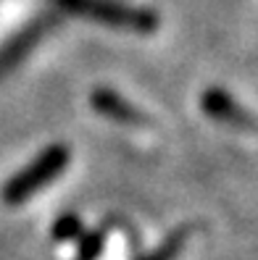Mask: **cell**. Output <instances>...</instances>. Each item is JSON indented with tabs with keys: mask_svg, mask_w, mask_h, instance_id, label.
<instances>
[{
	"mask_svg": "<svg viewBox=\"0 0 258 260\" xmlns=\"http://www.w3.org/2000/svg\"><path fill=\"white\" fill-rule=\"evenodd\" d=\"M71 163V150L64 142H53L48 145L35 160H29L24 168H19L11 179H6L0 197L6 205H21L29 197L40 194L45 187L55 181L61 174L69 168Z\"/></svg>",
	"mask_w": 258,
	"mask_h": 260,
	"instance_id": "1",
	"label": "cell"
},
{
	"mask_svg": "<svg viewBox=\"0 0 258 260\" xmlns=\"http://www.w3.org/2000/svg\"><path fill=\"white\" fill-rule=\"evenodd\" d=\"M53 3L64 8L66 13H74V16H82L87 21H95L111 29L150 35L161 26L158 13H153L150 8L119 3V0H53Z\"/></svg>",
	"mask_w": 258,
	"mask_h": 260,
	"instance_id": "2",
	"label": "cell"
},
{
	"mask_svg": "<svg viewBox=\"0 0 258 260\" xmlns=\"http://www.w3.org/2000/svg\"><path fill=\"white\" fill-rule=\"evenodd\" d=\"M90 108L95 113H100L103 118L116 121L121 126H132V129H148L153 121L148 113H142L134 103H129L121 92L111 87H95L90 92Z\"/></svg>",
	"mask_w": 258,
	"mask_h": 260,
	"instance_id": "3",
	"label": "cell"
},
{
	"mask_svg": "<svg viewBox=\"0 0 258 260\" xmlns=\"http://www.w3.org/2000/svg\"><path fill=\"white\" fill-rule=\"evenodd\" d=\"M200 108L208 118L219 121V124H226L232 129L240 132H258V121L253 113H248L242 105L226 92L221 87H208L200 95Z\"/></svg>",
	"mask_w": 258,
	"mask_h": 260,
	"instance_id": "4",
	"label": "cell"
},
{
	"mask_svg": "<svg viewBox=\"0 0 258 260\" xmlns=\"http://www.w3.org/2000/svg\"><path fill=\"white\" fill-rule=\"evenodd\" d=\"M53 26H55V19H53V16H40L37 21H32L29 26H24L13 40H8L3 48H0V74L8 71L11 66H16L19 60L40 42V37L48 32V29H53Z\"/></svg>",
	"mask_w": 258,
	"mask_h": 260,
	"instance_id": "5",
	"label": "cell"
},
{
	"mask_svg": "<svg viewBox=\"0 0 258 260\" xmlns=\"http://www.w3.org/2000/svg\"><path fill=\"white\" fill-rule=\"evenodd\" d=\"M190 237H192V226H177L174 232L166 237L156 250H150V252L140 255L137 260H177L182 252H185Z\"/></svg>",
	"mask_w": 258,
	"mask_h": 260,
	"instance_id": "6",
	"label": "cell"
},
{
	"mask_svg": "<svg viewBox=\"0 0 258 260\" xmlns=\"http://www.w3.org/2000/svg\"><path fill=\"white\" fill-rule=\"evenodd\" d=\"M105 239H108V232L103 226L82 232V237L77 239V260H100L105 252Z\"/></svg>",
	"mask_w": 258,
	"mask_h": 260,
	"instance_id": "7",
	"label": "cell"
},
{
	"mask_svg": "<svg viewBox=\"0 0 258 260\" xmlns=\"http://www.w3.org/2000/svg\"><path fill=\"white\" fill-rule=\"evenodd\" d=\"M84 232V223L77 213H61L50 226V237L55 242H77Z\"/></svg>",
	"mask_w": 258,
	"mask_h": 260,
	"instance_id": "8",
	"label": "cell"
}]
</instances>
